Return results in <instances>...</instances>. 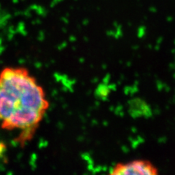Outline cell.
<instances>
[{"label": "cell", "instance_id": "6da1fadb", "mask_svg": "<svg viewBox=\"0 0 175 175\" xmlns=\"http://www.w3.org/2000/svg\"><path fill=\"white\" fill-rule=\"evenodd\" d=\"M49 103L41 85L24 67H7L0 73V129L17 131L24 145L36 133Z\"/></svg>", "mask_w": 175, "mask_h": 175}, {"label": "cell", "instance_id": "7a4b0ae2", "mask_svg": "<svg viewBox=\"0 0 175 175\" xmlns=\"http://www.w3.org/2000/svg\"><path fill=\"white\" fill-rule=\"evenodd\" d=\"M157 169L150 163L136 160L117 164L112 169V174L117 175H152L157 174Z\"/></svg>", "mask_w": 175, "mask_h": 175}]
</instances>
